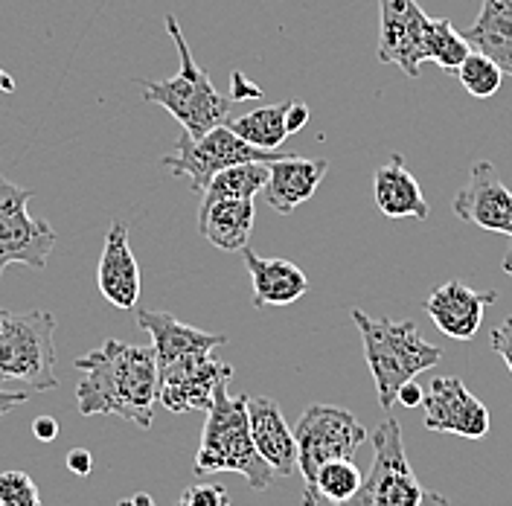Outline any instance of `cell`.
Wrapping results in <instances>:
<instances>
[{"mask_svg": "<svg viewBox=\"0 0 512 506\" xmlns=\"http://www.w3.org/2000/svg\"><path fill=\"white\" fill-rule=\"evenodd\" d=\"M373 195H376V210L390 222H399V219L425 222L431 216L425 192H422L419 181L414 178V172L408 169L402 155H390V160L376 169Z\"/></svg>", "mask_w": 512, "mask_h": 506, "instance_id": "obj_19", "label": "cell"}, {"mask_svg": "<svg viewBox=\"0 0 512 506\" xmlns=\"http://www.w3.org/2000/svg\"><path fill=\"white\" fill-rule=\"evenodd\" d=\"M268 166L271 163H262V160L230 166L207 184L204 195H213V198H251L254 201L256 192H262L265 184H268Z\"/></svg>", "mask_w": 512, "mask_h": 506, "instance_id": "obj_24", "label": "cell"}, {"mask_svg": "<svg viewBox=\"0 0 512 506\" xmlns=\"http://www.w3.org/2000/svg\"><path fill=\"white\" fill-rule=\"evenodd\" d=\"M245 265L254 283V306H291L309 291V277L288 259H265L251 248H242Z\"/></svg>", "mask_w": 512, "mask_h": 506, "instance_id": "obj_21", "label": "cell"}, {"mask_svg": "<svg viewBox=\"0 0 512 506\" xmlns=\"http://www.w3.org/2000/svg\"><path fill=\"white\" fill-rule=\"evenodd\" d=\"M248 419L259 457L271 466L277 477H291L297 472V440L294 428H288L280 405L268 396H248Z\"/></svg>", "mask_w": 512, "mask_h": 506, "instance_id": "obj_16", "label": "cell"}, {"mask_svg": "<svg viewBox=\"0 0 512 506\" xmlns=\"http://www.w3.org/2000/svg\"><path fill=\"white\" fill-rule=\"evenodd\" d=\"M32 437L38 443H53L59 437V422L53 416H35L32 419Z\"/></svg>", "mask_w": 512, "mask_h": 506, "instance_id": "obj_31", "label": "cell"}, {"mask_svg": "<svg viewBox=\"0 0 512 506\" xmlns=\"http://www.w3.org/2000/svg\"><path fill=\"white\" fill-rule=\"evenodd\" d=\"M373 448L376 454L370 472L347 506H451L446 495L419 483L405 454L402 425L396 419H384L376 428Z\"/></svg>", "mask_w": 512, "mask_h": 506, "instance_id": "obj_6", "label": "cell"}, {"mask_svg": "<svg viewBox=\"0 0 512 506\" xmlns=\"http://www.w3.org/2000/svg\"><path fill=\"white\" fill-rule=\"evenodd\" d=\"M297 440V469L303 475V506H318L315 480L318 472L332 463L352 457L367 443V428L355 419V413L335 405H309L294 425Z\"/></svg>", "mask_w": 512, "mask_h": 506, "instance_id": "obj_7", "label": "cell"}, {"mask_svg": "<svg viewBox=\"0 0 512 506\" xmlns=\"http://www.w3.org/2000/svg\"><path fill=\"white\" fill-rule=\"evenodd\" d=\"M96 285H99L102 297L111 306L126 309V312L137 309V300H140V265H137V256L131 253V245H128L126 222H114L108 227L105 248H102V256H99Z\"/></svg>", "mask_w": 512, "mask_h": 506, "instance_id": "obj_15", "label": "cell"}, {"mask_svg": "<svg viewBox=\"0 0 512 506\" xmlns=\"http://www.w3.org/2000/svg\"><path fill=\"white\" fill-rule=\"evenodd\" d=\"M495 300L498 291H475L460 280H448L425 297L422 309L443 335L454 341H472Z\"/></svg>", "mask_w": 512, "mask_h": 506, "instance_id": "obj_14", "label": "cell"}, {"mask_svg": "<svg viewBox=\"0 0 512 506\" xmlns=\"http://www.w3.org/2000/svg\"><path fill=\"white\" fill-rule=\"evenodd\" d=\"M382 30H379V62L396 64L405 76L416 79L419 67L428 62V30L431 18L416 0H379Z\"/></svg>", "mask_w": 512, "mask_h": 506, "instance_id": "obj_11", "label": "cell"}, {"mask_svg": "<svg viewBox=\"0 0 512 506\" xmlns=\"http://www.w3.org/2000/svg\"><path fill=\"white\" fill-rule=\"evenodd\" d=\"M67 469L79 477L91 475V472H94V457H91V451H85V448H73V451L67 454Z\"/></svg>", "mask_w": 512, "mask_h": 506, "instance_id": "obj_32", "label": "cell"}, {"mask_svg": "<svg viewBox=\"0 0 512 506\" xmlns=\"http://www.w3.org/2000/svg\"><path fill=\"white\" fill-rule=\"evenodd\" d=\"M457 79L463 85V91L478 99H489V96L498 94L501 82H504V70L492 62L489 56H483L478 50H472L463 64L457 67Z\"/></svg>", "mask_w": 512, "mask_h": 506, "instance_id": "obj_27", "label": "cell"}, {"mask_svg": "<svg viewBox=\"0 0 512 506\" xmlns=\"http://www.w3.org/2000/svg\"><path fill=\"white\" fill-rule=\"evenodd\" d=\"M466 41L512 76V0H483L478 21L466 30Z\"/></svg>", "mask_w": 512, "mask_h": 506, "instance_id": "obj_22", "label": "cell"}, {"mask_svg": "<svg viewBox=\"0 0 512 506\" xmlns=\"http://www.w3.org/2000/svg\"><path fill=\"white\" fill-rule=\"evenodd\" d=\"M134 312H137V326L152 335V349H155L158 364H169L175 358L195 355V352H213L216 347L227 344V335L222 332L195 329L169 312H155V309H134Z\"/></svg>", "mask_w": 512, "mask_h": 506, "instance_id": "obj_18", "label": "cell"}, {"mask_svg": "<svg viewBox=\"0 0 512 506\" xmlns=\"http://www.w3.org/2000/svg\"><path fill=\"white\" fill-rule=\"evenodd\" d=\"M422 399H425V390L416 381H408V384H402V390L396 396V405H402V408H419Z\"/></svg>", "mask_w": 512, "mask_h": 506, "instance_id": "obj_34", "label": "cell"}, {"mask_svg": "<svg viewBox=\"0 0 512 506\" xmlns=\"http://www.w3.org/2000/svg\"><path fill=\"white\" fill-rule=\"evenodd\" d=\"M85 379L76 387L82 416H120L137 428H152L158 405V361L152 347L126 341H105L102 347L76 358Z\"/></svg>", "mask_w": 512, "mask_h": 506, "instance_id": "obj_1", "label": "cell"}, {"mask_svg": "<svg viewBox=\"0 0 512 506\" xmlns=\"http://www.w3.org/2000/svg\"><path fill=\"white\" fill-rule=\"evenodd\" d=\"M361 480L364 475L358 472V466L352 463V457L344 460H332L326 463L318 472L315 480V492H318V501H329L335 506H347L352 501V495L361 489Z\"/></svg>", "mask_w": 512, "mask_h": 506, "instance_id": "obj_25", "label": "cell"}, {"mask_svg": "<svg viewBox=\"0 0 512 506\" xmlns=\"http://www.w3.org/2000/svg\"><path fill=\"white\" fill-rule=\"evenodd\" d=\"M425 431L434 434H454V437H466V440H480L489 434V411L480 402L478 396H472L466 390L463 379L457 376H440L431 381L425 399Z\"/></svg>", "mask_w": 512, "mask_h": 506, "instance_id": "obj_12", "label": "cell"}, {"mask_svg": "<svg viewBox=\"0 0 512 506\" xmlns=\"http://www.w3.org/2000/svg\"><path fill=\"white\" fill-rule=\"evenodd\" d=\"M254 216L256 207L251 198L204 195L201 210H198V233L219 251H242V248H248Z\"/></svg>", "mask_w": 512, "mask_h": 506, "instance_id": "obj_20", "label": "cell"}, {"mask_svg": "<svg viewBox=\"0 0 512 506\" xmlns=\"http://www.w3.org/2000/svg\"><path fill=\"white\" fill-rule=\"evenodd\" d=\"M309 108L303 105V102H297V99H291V102H286V128L288 134H294V131H300V128L309 123Z\"/></svg>", "mask_w": 512, "mask_h": 506, "instance_id": "obj_33", "label": "cell"}, {"mask_svg": "<svg viewBox=\"0 0 512 506\" xmlns=\"http://www.w3.org/2000/svg\"><path fill=\"white\" fill-rule=\"evenodd\" d=\"M242 96H262V91L256 85H248L242 73H233V99H242Z\"/></svg>", "mask_w": 512, "mask_h": 506, "instance_id": "obj_36", "label": "cell"}, {"mask_svg": "<svg viewBox=\"0 0 512 506\" xmlns=\"http://www.w3.org/2000/svg\"><path fill=\"white\" fill-rule=\"evenodd\" d=\"M227 126L233 128L242 140H248L251 146L259 149H280L286 143V102L283 105H262L254 108L236 120H230Z\"/></svg>", "mask_w": 512, "mask_h": 506, "instance_id": "obj_23", "label": "cell"}, {"mask_svg": "<svg viewBox=\"0 0 512 506\" xmlns=\"http://www.w3.org/2000/svg\"><path fill=\"white\" fill-rule=\"evenodd\" d=\"M283 155H288V152L259 149V146H251L248 140H242L230 126H216L198 140L190 137L187 131H181V137L175 140V152L163 158V166H169L181 178H190L195 192H204L207 184L230 166L251 163V160L274 163Z\"/></svg>", "mask_w": 512, "mask_h": 506, "instance_id": "obj_8", "label": "cell"}, {"mask_svg": "<svg viewBox=\"0 0 512 506\" xmlns=\"http://www.w3.org/2000/svg\"><path fill=\"white\" fill-rule=\"evenodd\" d=\"M233 367L213 352H195L158 364V405L172 413L207 411L222 381H230Z\"/></svg>", "mask_w": 512, "mask_h": 506, "instance_id": "obj_10", "label": "cell"}, {"mask_svg": "<svg viewBox=\"0 0 512 506\" xmlns=\"http://www.w3.org/2000/svg\"><path fill=\"white\" fill-rule=\"evenodd\" d=\"M27 399H30V390H3L0 387V416H6L18 405H24Z\"/></svg>", "mask_w": 512, "mask_h": 506, "instance_id": "obj_35", "label": "cell"}, {"mask_svg": "<svg viewBox=\"0 0 512 506\" xmlns=\"http://www.w3.org/2000/svg\"><path fill=\"white\" fill-rule=\"evenodd\" d=\"M501 268H504V274L512 280V242L510 248H507V253H504V262H501Z\"/></svg>", "mask_w": 512, "mask_h": 506, "instance_id": "obj_38", "label": "cell"}, {"mask_svg": "<svg viewBox=\"0 0 512 506\" xmlns=\"http://www.w3.org/2000/svg\"><path fill=\"white\" fill-rule=\"evenodd\" d=\"M489 347H492V352H498V355L504 358V364L510 367V373H512V317H507L501 326H495V329H492V335H489Z\"/></svg>", "mask_w": 512, "mask_h": 506, "instance_id": "obj_30", "label": "cell"}, {"mask_svg": "<svg viewBox=\"0 0 512 506\" xmlns=\"http://www.w3.org/2000/svg\"><path fill=\"white\" fill-rule=\"evenodd\" d=\"M0 506H44L38 486L24 472H3L0 475Z\"/></svg>", "mask_w": 512, "mask_h": 506, "instance_id": "obj_28", "label": "cell"}, {"mask_svg": "<svg viewBox=\"0 0 512 506\" xmlns=\"http://www.w3.org/2000/svg\"><path fill=\"white\" fill-rule=\"evenodd\" d=\"M350 317L361 332L364 358L373 373L379 405L384 411L396 408V396H399L402 384L414 381L419 373H425L443 361V349L428 344L419 335L414 320L370 317L361 309H352Z\"/></svg>", "mask_w": 512, "mask_h": 506, "instance_id": "obj_3", "label": "cell"}, {"mask_svg": "<svg viewBox=\"0 0 512 506\" xmlns=\"http://www.w3.org/2000/svg\"><path fill=\"white\" fill-rule=\"evenodd\" d=\"M56 317L50 312H0V384L44 393L56 390Z\"/></svg>", "mask_w": 512, "mask_h": 506, "instance_id": "obj_5", "label": "cell"}, {"mask_svg": "<svg viewBox=\"0 0 512 506\" xmlns=\"http://www.w3.org/2000/svg\"><path fill=\"white\" fill-rule=\"evenodd\" d=\"M457 219L480 230L504 233L512 239V190L501 181L492 160H478L469 169V181L451 201Z\"/></svg>", "mask_w": 512, "mask_h": 506, "instance_id": "obj_13", "label": "cell"}, {"mask_svg": "<svg viewBox=\"0 0 512 506\" xmlns=\"http://www.w3.org/2000/svg\"><path fill=\"white\" fill-rule=\"evenodd\" d=\"M32 192L15 187L0 175V277L9 265L47 268L56 248V230L47 222L30 216Z\"/></svg>", "mask_w": 512, "mask_h": 506, "instance_id": "obj_9", "label": "cell"}, {"mask_svg": "<svg viewBox=\"0 0 512 506\" xmlns=\"http://www.w3.org/2000/svg\"><path fill=\"white\" fill-rule=\"evenodd\" d=\"M472 53L466 35L454 30L448 18H431L428 30V62L440 64L443 70H457L463 59Z\"/></svg>", "mask_w": 512, "mask_h": 506, "instance_id": "obj_26", "label": "cell"}, {"mask_svg": "<svg viewBox=\"0 0 512 506\" xmlns=\"http://www.w3.org/2000/svg\"><path fill=\"white\" fill-rule=\"evenodd\" d=\"M175 506H233V501L222 483H192Z\"/></svg>", "mask_w": 512, "mask_h": 506, "instance_id": "obj_29", "label": "cell"}, {"mask_svg": "<svg viewBox=\"0 0 512 506\" xmlns=\"http://www.w3.org/2000/svg\"><path fill=\"white\" fill-rule=\"evenodd\" d=\"M166 30L172 35L175 47H178V56H181V70L172 76V79H140V88L146 102L166 108L181 128L190 134V137H204L207 131H213L216 126L227 123V114H230V102L216 91V85L210 82V76L195 64L190 44L184 38V32L178 27L175 15H166Z\"/></svg>", "mask_w": 512, "mask_h": 506, "instance_id": "obj_4", "label": "cell"}, {"mask_svg": "<svg viewBox=\"0 0 512 506\" xmlns=\"http://www.w3.org/2000/svg\"><path fill=\"white\" fill-rule=\"evenodd\" d=\"M117 506H158V504H155V498H152V495L137 492V495H131V498H126L123 504H117Z\"/></svg>", "mask_w": 512, "mask_h": 506, "instance_id": "obj_37", "label": "cell"}, {"mask_svg": "<svg viewBox=\"0 0 512 506\" xmlns=\"http://www.w3.org/2000/svg\"><path fill=\"white\" fill-rule=\"evenodd\" d=\"M329 169L326 158H300V155H283L268 166V184H265V201L280 216L294 213L300 204H306Z\"/></svg>", "mask_w": 512, "mask_h": 506, "instance_id": "obj_17", "label": "cell"}, {"mask_svg": "<svg viewBox=\"0 0 512 506\" xmlns=\"http://www.w3.org/2000/svg\"><path fill=\"white\" fill-rule=\"evenodd\" d=\"M192 472L195 477L233 472L245 477L256 492H265L277 477L256 451L248 419V396H230L227 381L216 387L213 402L207 408V422L201 431Z\"/></svg>", "mask_w": 512, "mask_h": 506, "instance_id": "obj_2", "label": "cell"}]
</instances>
